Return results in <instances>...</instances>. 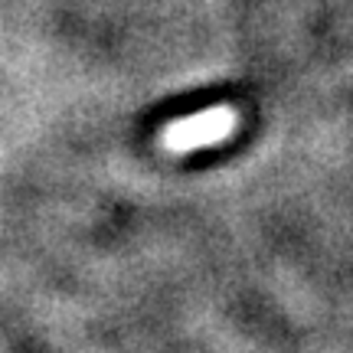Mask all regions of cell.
Instances as JSON below:
<instances>
[{
  "mask_svg": "<svg viewBox=\"0 0 353 353\" xmlns=\"http://www.w3.org/2000/svg\"><path fill=\"white\" fill-rule=\"evenodd\" d=\"M236 125V112L229 108H213V112L193 114V118H183L176 125L167 128L164 144L174 148V151H190V148H203V144H213V141L226 138Z\"/></svg>",
  "mask_w": 353,
  "mask_h": 353,
  "instance_id": "obj_1",
  "label": "cell"
}]
</instances>
